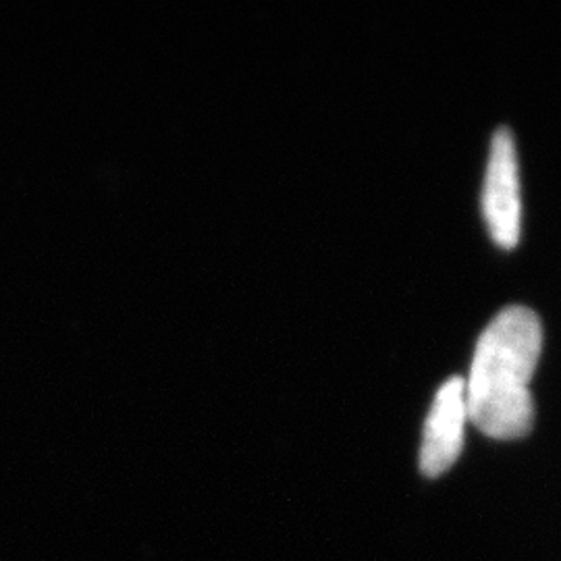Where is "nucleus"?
Returning <instances> with one entry per match:
<instances>
[{"label":"nucleus","instance_id":"f257e3e1","mask_svg":"<svg viewBox=\"0 0 561 561\" xmlns=\"http://www.w3.org/2000/svg\"><path fill=\"white\" fill-rule=\"evenodd\" d=\"M542 347L541 319L526 306L502 310L482 331L466 382L468 421L491 439L526 437L535 424L530 381Z\"/></svg>","mask_w":561,"mask_h":561},{"label":"nucleus","instance_id":"f03ea898","mask_svg":"<svg viewBox=\"0 0 561 561\" xmlns=\"http://www.w3.org/2000/svg\"><path fill=\"white\" fill-rule=\"evenodd\" d=\"M482 217L497 245L514 248L520 241V167L516 141L507 127H500L491 141L482 187Z\"/></svg>","mask_w":561,"mask_h":561},{"label":"nucleus","instance_id":"7ed1b4c3","mask_svg":"<svg viewBox=\"0 0 561 561\" xmlns=\"http://www.w3.org/2000/svg\"><path fill=\"white\" fill-rule=\"evenodd\" d=\"M466 422V382L461 377H451L437 391L424 422L421 447V470L424 477L437 479L458 461L463 449Z\"/></svg>","mask_w":561,"mask_h":561}]
</instances>
